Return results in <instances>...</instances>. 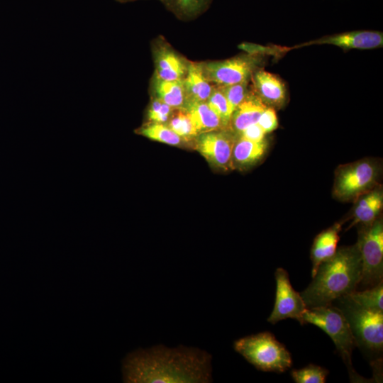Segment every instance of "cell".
I'll return each instance as SVG.
<instances>
[{
    "label": "cell",
    "mask_w": 383,
    "mask_h": 383,
    "mask_svg": "<svg viewBox=\"0 0 383 383\" xmlns=\"http://www.w3.org/2000/svg\"><path fill=\"white\" fill-rule=\"evenodd\" d=\"M211 355L196 348L159 345L139 348L122 361L123 382L208 383L211 378Z\"/></svg>",
    "instance_id": "cell-1"
},
{
    "label": "cell",
    "mask_w": 383,
    "mask_h": 383,
    "mask_svg": "<svg viewBox=\"0 0 383 383\" xmlns=\"http://www.w3.org/2000/svg\"><path fill=\"white\" fill-rule=\"evenodd\" d=\"M362 276V262L357 244L343 246L318 267L312 282L300 294L306 308L332 304L355 292Z\"/></svg>",
    "instance_id": "cell-2"
},
{
    "label": "cell",
    "mask_w": 383,
    "mask_h": 383,
    "mask_svg": "<svg viewBox=\"0 0 383 383\" xmlns=\"http://www.w3.org/2000/svg\"><path fill=\"white\" fill-rule=\"evenodd\" d=\"M304 323L318 327L332 339L353 382H367L355 372L353 366L352 353L356 345L347 320L339 308L332 304L307 308L302 316V324Z\"/></svg>",
    "instance_id": "cell-3"
},
{
    "label": "cell",
    "mask_w": 383,
    "mask_h": 383,
    "mask_svg": "<svg viewBox=\"0 0 383 383\" xmlns=\"http://www.w3.org/2000/svg\"><path fill=\"white\" fill-rule=\"evenodd\" d=\"M233 348L260 371L282 373L292 365L285 345L268 331L239 338L233 343Z\"/></svg>",
    "instance_id": "cell-4"
},
{
    "label": "cell",
    "mask_w": 383,
    "mask_h": 383,
    "mask_svg": "<svg viewBox=\"0 0 383 383\" xmlns=\"http://www.w3.org/2000/svg\"><path fill=\"white\" fill-rule=\"evenodd\" d=\"M382 167L374 158L339 165L335 172L333 196L340 201H355L379 186Z\"/></svg>",
    "instance_id": "cell-5"
},
{
    "label": "cell",
    "mask_w": 383,
    "mask_h": 383,
    "mask_svg": "<svg viewBox=\"0 0 383 383\" xmlns=\"http://www.w3.org/2000/svg\"><path fill=\"white\" fill-rule=\"evenodd\" d=\"M340 310L347 320L355 345L372 353L383 348V313L363 308L348 296L338 299Z\"/></svg>",
    "instance_id": "cell-6"
},
{
    "label": "cell",
    "mask_w": 383,
    "mask_h": 383,
    "mask_svg": "<svg viewBox=\"0 0 383 383\" xmlns=\"http://www.w3.org/2000/svg\"><path fill=\"white\" fill-rule=\"evenodd\" d=\"M357 245L362 262L359 284L372 287L383 280V221L379 216L367 224H360Z\"/></svg>",
    "instance_id": "cell-7"
},
{
    "label": "cell",
    "mask_w": 383,
    "mask_h": 383,
    "mask_svg": "<svg viewBox=\"0 0 383 383\" xmlns=\"http://www.w3.org/2000/svg\"><path fill=\"white\" fill-rule=\"evenodd\" d=\"M261 58L255 54L241 55L231 59L201 62L207 79L217 86L248 82L258 69Z\"/></svg>",
    "instance_id": "cell-8"
},
{
    "label": "cell",
    "mask_w": 383,
    "mask_h": 383,
    "mask_svg": "<svg viewBox=\"0 0 383 383\" xmlns=\"http://www.w3.org/2000/svg\"><path fill=\"white\" fill-rule=\"evenodd\" d=\"M274 277L275 302L267 321L275 324L282 320L292 318L302 324V316L307 308L300 293L292 287L288 272L279 267L274 272Z\"/></svg>",
    "instance_id": "cell-9"
},
{
    "label": "cell",
    "mask_w": 383,
    "mask_h": 383,
    "mask_svg": "<svg viewBox=\"0 0 383 383\" xmlns=\"http://www.w3.org/2000/svg\"><path fill=\"white\" fill-rule=\"evenodd\" d=\"M237 135L230 129L204 133L198 135L196 150L213 167L233 168L232 153Z\"/></svg>",
    "instance_id": "cell-10"
},
{
    "label": "cell",
    "mask_w": 383,
    "mask_h": 383,
    "mask_svg": "<svg viewBox=\"0 0 383 383\" xmlns=\"http://www.w3.org/2000/svg\"><path fill=\"white\" fill-rule=\"evenodd\" d=\"M152 55L155 67L154 77L167 81L184 79L189 61L177 52L164 39H158L154 43Z\"/></svg>",
    "instance_id": "cell-11"
},
{
    "label": "cell",
    "mask_w": 383,
    "mask_h": 383,
    "mask_svg": "<svg viewBox=\"0 0 383 383\" xmlns=\"http://www.w3.org/2000/svg\"><path fill=\"white\" fill-rule=\"evenodd\" d=\"M255 95L267 106L275 111L282 109L287 100L283 82L275 74L258 68L251 77Z\"/></svg>",
    "instance_id": "cell-12"
},
{
    "label": "cell",
    "mask_w": 383,
    "mask_h": 383,
    "mask_svg": "<svg viewBox=\"0 0 383 383\" xmlns=\"http://www.w3.org/2000/svg\"><path fill=\"white\" fill-rule=\"evenodd\" d=\"M332 45L343 49L368 50L383 45V33L372 30H355L322 37L310 42L296 45L300 48L311 45Z\"/></svg>",
    "instance_id": "cell-13"
},
{
    "label": "cell",
    "mask_w": 383,
    "mask_h": 383,
    "mask_svg": "<svg viewBox=\"0 0 383 383\" xmlns=\"http://www.w3.org/2000/svg\"><path fill=\"white\" fill-rule=\"evenodd\" d=\"M343 223V222H337L315 237L310 253L312 277L315 275L319 265L335 253L340 240L339 233Z\"/></svg>",
    "instance_id": "cell-14"
},
{
    "label": "cell",
    "mask_w": 383,
    "mask_h": 383,
    "mask_svg": "<svg viewBox=\"0 0 383 383\" xmlns=\"http://www.w3.org/2000/svg\"><path fill=\"white\" fill-rule=\"evenodd\" d=\"M355 201L352 213L353 221L348 228L360 224H367L380 216L383 208V191L378 186L361 195Z\"/></svg>",
    "instance_id": "cell-15"
},
{
    "label": "cell",
    "mask_w": 383,
    "mask_h": 383,
    "mask_svg": "<svg viewBox=\"0 0 383 383\" xmlns=\"http://www.w3.org/2000/svg\"><path fill=\"white\" fill-rule=\"evenodd\" d=\"M266 107L250 90L245 100L233 111L229 129L238 135L248 126L257 123Z\"/></svg>",
    "instance_id": "cell-16"
},
{
    "label": "cell",
    "mask_w": 383,
    "mask_h": 383,
    "mask_svg": "<svg viewBox=\"0 0 383 383\" xmlns=\"http://www.w3.org/2000/svg\"><path fill=\"white\" fill-rule=\"evenodd\" d=\"M187 103L206 101L215 86L206 77L201 62H189L187 72L183 79Z\"/></svg>",
    "instance_id": "cell-17"
},
{
    "label": "cell",
    "mask_w": 383,
    "mask_h": 383,
    "mask_svg": "<svg viewBox=\"0 0 383 383\" xmlns=\"http://www.w3.org/2000/svg\"><path fill=\"white\" fill-rule=\"evenodd\" d=\"M267 147L266 139L255 142L237 136L232 153L233 168L244 169L255 165L264 157Z\"/></svg>",
    "instance_id": "cell-18"
},
{
    "label": "cell",
    "mask_w": 383,
    "mask_h": 383,
    "mask_svg": "<svg viewBox=\"0 0 383 383\" xmlns=\"http://www.w3.org/2000/svg\"><path fill=\"white\" fill-rule=\"evenodd\" d=\"M198 134L227 129L206 101L189 102L185 108Z\"/></svg>",
    "instance_id": "cell-19"
},
{
    "label": "cell",
    "mask_w": 383,
    "mask_h": 383,
    "mask_svg": "<svg viewBox=\"0 0 383 383\" xmlns=\"http://www.w3.org/2000/svg\"><path fill=\"white\" fill-rule=\"evenodd\" d=\"M152 87L155 97L174 109L185 108L187 96L182 80L167 81L153 77Z\"/></svg>",
    "instance_id": "cell-20"
},
{
    "label": "cell",
    "mask_w": 383,
    "mask_h": 383,
    "mask_svg": "<svg viewBox=\"0 0 383 383\" xmlns=\"http://www.w3.org/2000/svg\"><path fill=\"white\" fill-rule=\"evenodd\" d=\"M166 8L182 20L197 17L207 8L211 0H160Z\"/></svg>",
    "instance_id": "cell-21"
},
{
    "label": "cell",
    "mask_w": 383,
    "mask_h": 383,
    "mask_svg": "<svg viewBox=\"0 0 383 383\" xmlns=\"http://www.w3.org/2000/svg\"><path fill=\"white\" fill-rule=\"evenodd\" d=\"M355 303L369 310L383 313V280L365 290L348 295Z\"/></svg>",
    "instance_id": "cell-22"
},
{
    "label": "cell",
    "mask_w": 383,
    "mask_h": 383,
    "mask_svg": "<svg viewBox=\"0 0 383 383\" xmlns=\"http://www.w3.org/2000/svg\"><path fill=\"white\" fill-rule=\"evenodd\" d=\"M137 133L153 140L171 145H179L184 140L166 124L151 122L138 128Z\"/></svg>",
    "instance_id": "cell-23"
},
{
    "label": "cell",
    "mask_w": 383,
    "mask_h": 383,
    "mask_svg": "<svg viewBox=\"0 0 383 383\" xmlns=\"http://www.w3.org/2000/svg\"><path fill=\"white\" fill-rule=\"evenodd\" d=\"M166 124L184 140L198 136L192 121L184 108L174 109Z\"/></svg>",
    "instance_id": "cell-24"
},
{
    "label": "cell",
    "mask_w": 383,
    "mask_h": 383,
    "mask_svg": "<svg viewBox=\"0 0 383 383\" xmlns=\"http://www.w3.org/2000/svg\"><path fill=\"white\" fill-rule=\"evenodd\" d=\"M206 103L219 116L225 127L229 129L233 109L218 86H215Z\"/></svg>",
    "instance_id": "cell-25"
},
{
    "label": "cell",
    "mask_w": 383,
    "mask_h": 383,
    "mask_svg": "<svg viewBox=\"0 0 383 383\" xmlns=\"http://www.w3.org/2000/svg\"><path fill=\"white\" fill-rule=\"evenodd\" d=\"M328 374V371L326 368L313 364L291 372L296 383H324Z\"/></svg>",
    "instance_id": "cell-26"
},
{
    "label": "cell",
    "mask_w": 383,
    "mask_h": 383,
    "mask_svg": "<svg viewBox=\"0 0 383 383\" xmlns=\"http://www.w3.org/2000/svg\"><path fill=\"white\" fill-rule=\"evenodd\" d=\"M248 82L249 81L230 85L218 86L230 104L233 112L249 94L250 91L248 88Z\"/></svg>",
    "instance_id": "cell-27"
},
{
    "label": "cell",
    "mask_w": 383,
    "mask_h": 383,
    "mask_svg": "<svg viewBox=\"0 0 383 383\" xmlns=\"http://www.w3.org/2000/svg\"><path fill=\"white\" fill-rule=\"evenodd\" d=\"M174 109L167 105L160 99L155 97L148 111V118L150 121L155 123H167Z\"/></svg>",
    "instance_id": "cell-28"
},
{
    "label": "cell",
    "mask_w": 383,
    "mask_h": 383,
    "mask_svg": "<svg viewBox=\"0 0 383 383\" xmlns=\"http://www.w3.org/2000/svg\"><path fill=\"white\" fill-rule=\"evenodd\" d=\"M257 124L262 128L266 134L277 129L278 127V120L276 111L272 108L266 107L261 113Z\"/></svg>",
    "instance_id": "cell-29"
},
{
    "label": "cell",
    "mask_w": 383,
    "mask_h": 383,
    "mask_svg": "<svg viewBox=\"0 0 383 383\" xmlns=\"http://www.w3.org/2000/svg\"><path fill=\"white\" fill-rule=\"evenodd\" d=\"M265 131L257 123L244 129L237 136L255 142H260L265 139Z\"/></svg>",
    "instance_id": "cell-30"
},
{
    "label": "cell",
    "mask_w": 383,
    "mask_h": 383,
    "mask_svg": "<svg viewBox=\"0 0 383 383\" xmlns=\"http://www.w3.org/2000/svg\"><path fill=\"white\" fill-rule=\"evenodd\" d=\"M119 3H127V2H131L137 0H115Z\"/></svg>",
    "instance_id": "cell-31"
}]
</instances>
